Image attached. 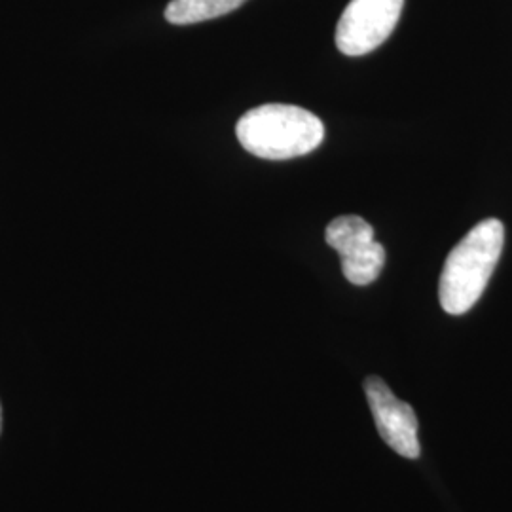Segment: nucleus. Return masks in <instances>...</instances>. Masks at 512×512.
I'll return each mask as SVG.
<instances>
[{
  "instance_id": "1",
  "label": "nucleus",
  "mask_w": 512,
  "mask_h": 512,
  "mask_svg": "<svg viewBox=\"0 0 512 512\" xmlns=\"http://www.w3.org/2000/svg\"><path fill=\"white\" fill-rule=\"evenodd\" d=\"M505 226L486 219L450 251L440 274L439 300L450 315H463L475 306L488 287L499 256L503 253Z\"/></svg>"
},
{
  "instance_id": "2",
  "label": "nucleus",
  "mask_w": 512,
  "mask_h": 512,
  "mask_svg": "<svg viewBox=\"0 0 512 512\" xmlns=\"http://www.w3.org/2000/svg\"><path fill=\"white\" fill-rule=\"evenodd\" d=\"M239 145L264 160L306 156L323 143L325 126L310 112L294 105H262L245 112L236 126Z\"/></svg>"
},
{
  "instance_id": "3",
  "label": "nucleus",
  "mask_w": 512,
  "mask_h": 512,
  "mask_svg": "<svg viewBox=\"0 0 512 512\" xmlns=\"http://www.w3.org/2000/svg\"><path fill=\"white\" fill-rule=\"evenodd\" d=\"M404 0H351L336 27V46L349 57L370 54L395 31Z\"/></svg>"
},
{
  "instance_id": "4",
  "label": "nucleus",
  "mask_w": 512,
  "mask_h": 512,
  "mask_svg": "<svg viewBox=\"0 0 512 512\" xmlns=\"http://www.w3.org/2000/svg\"><path fill=\"white\" fill-rule=\"evenodd\" d=\"M325 239L342 258V272L349 283L365 287L382 274L384 245L374 239V228L365 219L344 215L330 220Z\"/></svg>"
},
{
  "instance_id": "5",
  "label": "nucleus",
  "mask_w": 512,
  "mask_h": 512,
  "mask_svg": "<svg viewBox=\"0 0 512 512\" xmlns=\"http://www.w3.org/2000/svg\"><path fill=\"white\" fill-rule=\"evenodd\" d=\"M365 393L378 433L385 444L403 458H420L418 418L412 406L399 401L384 380L376 376L366 378Z\"/></svg>"
},
{
  "instance_id": "6",
  "label": "nucleus",
  "mask_w": 512,
  "mask_h": 512,
  "mask_svg": "<svg viewBox=\"0 0 512 512\" xmlns=\"http://www.w3.org/2000/svg\"><path fill=\"white\" fill-rule=\"evenodd\" d=\"M245 2L247 0H171L165 8V19L173 25L202 23L226 16Z\"/></svg>"
},
{
  "instance_id": "7",
  "label": "nucleus",
  "mask_w": 512,
  "mask_h": 512,
  "mask_svg": "<svg viewBox=\"0 0 512 512\" xmlns=\"http://www.w3.org/2000/svg\"><path fill=\"white\" fill-rule=\"evenodd\" d=\"M0 431H2V408H0Z\"/></svg>"
}]
</instances>
